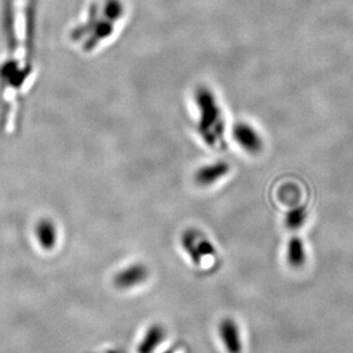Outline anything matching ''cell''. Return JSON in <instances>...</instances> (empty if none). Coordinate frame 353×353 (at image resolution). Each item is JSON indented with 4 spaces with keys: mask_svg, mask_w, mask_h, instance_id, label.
<instances>
[{
    "mask_svg": "<svg viewBox=\"0 0 353 353\" xmlns=\"http://www.w3.org/2000/svg\"><path fill=\"white\" fill-rule=\"evenodd\" d=\"M194 101L199 110L197 132L202 141L212 150L224 146L226 123L216 94L207 86H199L194 92Z\"/></svg>",
    "mask_w": 353,
    "mask_h": 353,
    "instance_id": "1",
    "label": "cell"
},
{
    "mask_svg": "<svg viewBox=\"0 0 353 353\" xmlns=\"http://www.w3.org/2000/svg\"><path fill=\"white\" fill-rule=\"evenodd\" d=\"M115 23L102 13L98 3H93L86 20L72 29L70 37L74 41H83V50L91 52L114 34Z\"/></svg>",
    "mask_w": 353,
    "mask_h": 353,
    "instance_id": "2",
    "label": "cell"
},
{
    "mask_svg": "<svg viewBox=\"0 0 353 353\" xmlns=\"http://www.w3.org/2000/svg\"><path fill=\"white\" fill-rule=\"evenodd\" d=\"M233 139L245 153L256 155L261 153L264 147V141L259 131L247 122H239L232 131Z\"/></svg>",
    "mask_w": 353,
    "mask_h": 353,
    "instance_id": "3",
    "label": "cell"
},
{
    "mask_svg": "<svg viewBox=\"0 0 353 353\" xmlns=\"http://www.w3.org/2000/svg\"><path fill=\"white\" fill-rule=\"evenodd\" d=\"M230 171L231 165L228 162L217 161L214 163L205 164L199 168L194 174V181L197 186L210 187L228 176Z\"/></svg>",
    "mask_w": 353,
    "mask_h": 353,
    "instance_id": "4",
    "label": "cell"
},
{
    "mask_svg": "<svg viewBox=\"0 0 353 353\" xmlns=\"http://www.w3.org/2000/svg\"><path fill=\"white\" fill-rule=\"evenodd\" d=\"M148 268L146 265L136 263V264L130 265L129 268H124L119 271L114 278V283L119 289L134 288L137 285L143 283L148 279Z\"/></svg>",
    "mask_w": 353,
    "mask_h": 353,
    "instance_id": "5",
    "label": "cell"
},
{
    "mask_svg": "<svg viewBox=\"0 0 353 353\" xmlns=\"http://www.w3.org/2000/svg\"><path fill=\"white\" fill-rule=\"evenodd\" d=\"M219 336L228 353H242V341L234 320L225 318L219 323Z\"/></svg>",
    "mask_w": 353,
    "mask_h": 353,
    "instance_id": "6",
    "label": "cell"
},
{
    "mask_svg": "<svg viewBox=\"0 0 353 353\" xmlns=\"http://www.w3.org/2000/svg\"><path fill=\"white\" fill-rule=\"evenodd\" d=\"M34 235L41 248L45 250H51L54 248L58 240V231L55 224L51 219L43 218L38 221L34 228Z\"/></svg>",
    "mask_w": 353,
    "mask_h": 353,
    "instance_id": "7",
    "label": "cell"
},
{
    "mask_svg": "<svg viewBox=\"0 0 353 353\" xmlns=\"http://www.w3.org/2000/svg\"><path fill=\"white\" fill-rule=\"evenodd\" d=\"M165 330L161 325H153L147 330L145 336L137 347L138 353H153L157 347L163 342Z\"/></svg>",
    "mask_w": 353,
    "mask_h": 353,
    "instance_id": "8",
    "label": "cell"
},
{
    "mask_svg": "<svg viewBox=\"0 0 353 353\" xmlns=\"http://www.w3.org/2000/svg\"><path fill=\"white\" fill-rule=\"evenodd\" d=\"M199 238L200 233L194 230H187L181 235V247L186 252L187 255L190 256V261L195 265H200L202 262V256L199 250Z\"/></svg>",
    "mask_w": 353,
    "mask_h": 353,
    "instance_id": "9",
    "label": "cell"
},
{
    "mask_svg": "<svg viewBox=\"0 0 353 353\" xmlns=\"http://www.w3.org/2000/svg\"><path fill=\"white\" fill-rule=\"evenodd\" d=\"M287 261L294 268H302L306 261L305 248L304 243L299 236H292L288 242L287 248Z\"/></svg>",
    "mask_w": 353,
    "mask_h": 353,
    "instance_id": "10",
    "label": "cell"
},
{
    "mask_svg": "<svg viewBox=\"0 0 353 353\" xmlns=\"http://www.w3.org/2000/svg\"><path fill=\"white\" fill-rule=\"evenodd\" d=\"M307 218V211L305 207L302 205H297L287 211L285 216V228L289 230H299L301 226L304 225Z\"/></svg>",
    "mask_w": 353,
    "mask_h": 353,
    "instance_id": "11",
    "label": "cell"
},
{
    "mask_svg": "<svg viewBox=\"0 0 353 353\" xmlns=\"http://www.w3.org/2000/svg\"><path fill=\"white\" fill-rule=\"evenodd\" d=\"M163 353H176V349H170V350L165 351Z\"/></svg>",
    "mask_w": 353,
    "mask_h": 353,
    "instance_id": "12",
    "label": "cell"
},
{
    "mask_svg": "<svg viewBox=\"0 0 353 353\" xmlns=\"http://www.w3.org/2000/svg\"><path fill=\"white\" fill-rule=\"evenodd\" d=\"M109 353H119V351H112V352H109Z\"/></svg>",
    "mask_w": 353,
    "mask_h": 353,
    "instance_id": "13",
    "label": "cell"
}]
</instances>
